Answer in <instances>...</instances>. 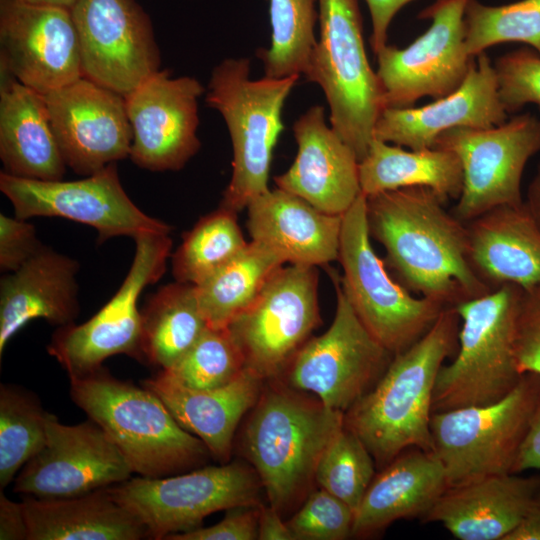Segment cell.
<instances>
[{
  "label": "cell",
  "instance_id": "1",
  "mask_svg": "<svg viewBox=\"0 0 540 540\" xmlns=\"http://www.w3.org/2000/svg\"><path fill=\"white\" fill-rule=\"evenodd\" d=\"M427 187H404L366 197L370 236L386 250L400 284L445 307L492 289L468 258V229Z\"/></svg>",
  "mask_w": 540,
  "mask_h": 540
},
{
  "label": "cell",
  "instance_id": "2",
  "mask_svg": "<svg viewBox=\"0 0 540 540\" xmlns=\"http://www.w3.org/2000/svg\"><path fill=\"white\" fill-rule=\"evenodd\" d=\"M459 315L442 310L412 346L393 355L373 388L344 413V425L386 466L408 448L432 452V398L444 359L455 349Z\"/></svg>",
  "mask_w": 540,
  "mask_h": 540
},
{
  "label": "cell",
  "instance_id": "3",
  "mask_svg": "<svg viewBox=\"0 0 540 540\" xmlns=\"http://www.w3.org/2000/svg\"><path fill=\"white\" fill-rule=\"evenodd\" d=\"M69 380L73 402L109 436L133 473L150 478L175 475L198 467L211 455L145 386L117 379L103 367Z\"/></svg>",
  "mask_w": 540,
  "mask_h": 540
},
{
  "label": "cell",
  "instance_id": "4",
  "mask_svg": "<svg viewBox=\"0 0 540 540\" xmlns=\"http://www.w3.org/2000/svg\"><path fill=\"white\" fill-rule=\"evenodd\" d=\"M344 426V413L282 387L260 394L243 429L242 448L270 505L280 514L303 496L319 459Z\"/></svg>",
  "mask_w": 540,
  "mask_h": 540
},
{
  "label": "cell",
  "instance_id": "5",
  "mask_svg": "<svg viewBox=\"0 0 540 540\" xmlns=\"http://www.w3.org/2000/svg\"><path fill=\"white\" fill-rule=\"evenodd\" d=\"M299 75L250 79L248 58L212 70L206 103L223 117L233 147L232 176L220 207L238 213L269 190L273 150L284 129L282 109Z\"/></svg>",
  "mask_w": 540,
  "mask_h": 540
},
{
  "label": "cell",
  "instance_id": "6",
  "mask_svg": "<svg viewBox=\"0 0 540 540\" xmlns=\"http://www.w3.org/2000/svg\"><path fill=\"white\" fill-rule=\"evenodd\" d=\"M522 293L507 283L455 306L462 320L458 352L438 372L433 412L497 402L519 383L515 340Z\"/></svg>",
  "mask_w": 540,
  "mask_h": 540
},
{
  "label": "cell",
  "instance_id": "7",
  "mask_svg": "<svg viewBox=\"0 0 540 540\" xmlns=\"http://www.w3.org/2000/svg\"><path fill=\"white\" fill-rule=\"evenodd\" d=\"M320 37L306 79L318 84L330 108V126L360 162L384 109L383 90L367 58L358 0H318Z\"/></svg>",
  "mask_w": 540,
  "mask_h": 540
},
{
  "label": "cell",
  "instance_id": "8",
  "mask_svg": "<svg viewBox=\"0 0 540 540\" xmlns=\"http://www.w3.org/2000/svg\"><path fill=\"white\" fill-rule=\"evenodd\" d=\"M361 193L342 215L338 260L344 292L368 332L391 354L403 352L434 324L445 306L414 297L374 251Z\"/></svg>",
  "mask_w": 540,
  "mask_h": 540
},
{
  "label": "cell",
  "instance_id": "9",
  "mask_svg": "<svg viewBox=\"0 0 540 540\" xmlns=\"http://www.w3.org/2000/svg\"><path fill=\"white\" fill-rule=\"evenodd\" d=\"M539 394L540 377L525 373L497 402L432 413V452L444 468L448 487L513 474Z\"/></svg>",
  "mask_w": 540,
  "mask_h": 540
},
{
  "label": "cell",
  "instance_id": "10",
  "mask_svg": "<svg viewBox=\"0 0 540 540\" xmlns=\"http://www.w3.org/2000/svg\"><path fill=\"white\" fill-rule=\"evenodd\" d=\"M261 485L248 466L227 462L159 478H130L107 490L142 521L149 539L160 540L201 527L217 511L259 506Z\"/></svg>",
  "mask_w": 540,
  "mask_h": 540
},
{
  "label": "cell",
  "instance_id": "11",
  "mask_svg": "<svg viewBox=\"0 0 540 540\" xmlns=\"http://www.w3.org/2000/svg\"><path fill=\"white\" fill-rule=\"evenodd\" d=\"M134 241L132 264L113 297L86 322L58 327L52 335L47 351L69 377L94 372L118 354L144 361L138 300L165 273L172 239L170 233H145Z\"/></svg>",
  "mask_w": 540,
  "mask_h": 540
},
{
  "label": "cell",
  "instance_id": "12",
  "mask_svg": "<svg viewBox=\"0 0 540 540\" xmlns=\"http://www.w3.org/2000/svg\"><path fill=\"white\" fill-rule=\"evenodd\" d=\"M331 276L337 296L333 322L296 352L286 367L287 380L292 388L315 394L327 408L345 413L373 388L393 354L361 323L340 277Z\"/></svg>",
  "mask_w": 540,
  "mask_h": 540
},
{
  "label": "cell",
  "instance_id": "13",
  "mask_svg": "<svg viewBox=\"0 0 540 540\" xmlns=\"http://www.w3.org/2000/svg\"><path fill=\"white\" fill-rule=\"evenodd\" d=\"M317 267L281 266L227 327L249 369L263 380L282 374L321 323Z\"/></svg>",
  "mask_w": 540,
  "mask_h": 540
},
{
  "label": "cell",
  "instance_id": "14",
  "mask_svg": "<svg viewBox=\"0 0 540 540\" xmlns=\"http://www.w3.org/2000/svg\"><path fill=\"white\" fill-rule=\"evenodd\" d=\"M433 147L450 150L461 161L463 188L452 214L468 223L495 207L524 203L522 175L540 151V118L524 113L491 128H453Z\"/></svg>",
  "mask_w": 540,
  "mask_h": 540
},
{
  "label": "cell",
  "instance_id": "15",
  "mask_svg": "<svg viewBox=\"0 0 540 540\" xmlns=\"http://www.w3.org/2000/svg\"><path fill=\"white\" fill-rule=\"evenodd\" d=\"M468 0H436L418 14L429 28L405 48L386 44L376 54L385 108H408L422 97L442 98L465 80L475 58L465 50Z\"/></svg>",
  "mask_w": 540,
  "mask_h": 540
},
{
  "label": "cell",
  "instance_id": "16",
  "mask_svg": "<svg viewBox=\"0 0 540 540\" xmlns=\"http://www.w3.org/2000/svg\"><path fill=\"white\" fill-rule=\"evenodd\" d=\"M0 190L15 216L62 217L93 227L98 243L117 236L170 233L171 227L140 210L121 185L116 163L73 181H43L0 173Z\"/></svg>",
  "mask_w": 540,
  "mask_h": 540
},
{
  "label": "cell",
  "instance_id": "17",
  "mask_svg": "<svg viewBox=\"0 0 540 540\" xmlns=\"http://www.w3.org/2000/svg\"><path fill=\"white\" fill-rule=\"evenodd\" d=\"M71 13L84 77L126 97L161 70L150 17L136 0H77Z\"/></svg>",
  "mask_w": 540,
  "mask_h": 540
},
{
  "label": "cell",
  "instance_id": "18",
  "mask_svg": "<svg viewBox=\"0 0 540 540\" xmlns=\"http://www.w3.org/2000/svg\"><path fill=\"white\" fill-rule=\"evenodd\" d=\"M46 441L20 470L14 491L67 498L119 484L133 473L126 458L94 421L66 425L46 414Z\"/></svg>",
  "mask_w": 540,
  "mask_h": 540
},
{
  "label": "cell",
  "instance_id": "19",
  "mask_svg": "<svg viewBox=\"0 0 540 540\" xmlns=\"http://www.w3.org/2000/svg\"><path fill=\"white\" fill-rule=\"evenodd\" d=\"M0 68L43 95L81 78L71 9L0 0Z\"/></svg>",
  "mask_w": 540,
  "mask_h": 540
},
{
  "label": "cell",
  "instance_id": "20",
  "mask_svg": "<svg viewBox=\"0 0 540 540\" xmlns=\"http://www.w3.org/2000/svg\"><path fill=\"white\" fill-rule=\"evenodd\" d=\"M194 77L159 70L125 97L132 129L129 158L149 171H177L199 151L198 100L204 93Z\"/></svg>",
  "mask_w": 540,
  "mask_h": 540
},
{
  "label": "cell",
  "instance_id": "21",
  "mask_svg": "<svg viewBox=\"0 0 540 540\" xmlns=\"http://www.w3.org/2000/svg\"><path fill=\"white\" fill-rule=\"evenodd\" d=\"M44 98L63 159L75 173L89 176L129 157L133 134L124 96L82 76Z\"/></svg>",
  "mask_w": 540,
  "mask_h": 540
},
{
  "label": "cell",
  "instance_id": "22",
  "mask_svg": "<svg viewBox=\"0 0 540 540\" xmlns=\"http://www.w3.org/2000/svg\"><path fill=\"white\" fill-rule=\"evenodd\" d=\"M462 84L452 93L421 107L385 108L374 138L411 150L432 148L437 137L453 128H491L504 123L493 63L483 52Z\"/></svg>",
  "mask_w": 540,
  "mask_h": 540
},
{
  "label": "cell",
  "instance_id": "23",
  "mask_svg": "<svg viewBox=\"0 0 540 540\" xmlns=\"http://www.w3.org/2000/svg\"><path fill=\"white\" fill-rule=\"evenodd\" d=\"M292 130L297 154L290 168L274 178L276 187L322 212L342 216L361 194L356 154L327 125L321 105L308 108Z\"/></svg>",
  "mask_w": 540,
  "mask_h": 540
},
{
  "label": "cell",
  "instance_id": "24",
  "mask_svg": "<svg viewBox=\"0 0 540 540\" xmlns=\"http://www.w3.org/2000/svg\"><path fill=\"white\" fill-rule=\"evenodd\" d=\"M78 262L44 246L14 272L0 280V355L27 323L44 319L63 327L80 312Z\"/></svg>",
  "mask_w": 540,
  "mask_h": 540
},
{
  "label": "cell",
  "instance_id": "25",
  "mask_svg": "<svg viewBox=\"0 0 540 540\" xmlns=\"http://www.w3.org/2000/svg\"><path fill=\"white\" fill-rule=\"evenodd\" d=\"M539 494L540 476H488L448 487L422 520L459 540H504Z\"/></svg>",
  "mask_w": 540,
  "mask_h": 540
},
{
  "label": "cell",
  "instance_id": "26",
  "mask_svg": "<svg viewBox=\"0 0 540 540\" xmlns=\"http://www.w3.org/2000/svg\"><path fill=\"white\" fill-rule=\"evenodd\" d=\"M247 209L251 240L277 250L286 263L317 267L338 260L341 215L322 212L278 187L253 199Z\"/></svg>",
  "mask_w": 540,
  "mask_h": 540
},
{
  "label": "cell",
  "instance_id": "27",
  "mask_svg": "<svg viewBox=\"0 0 540 540\" xmlns=\"http://www.w3.org/2000/svg\"><path fill=\"white\" fill-rule=\"evenodd\" d=\"M262 382L263 379L245 368L224 386L196 390L181 385L161 370L142 385L155 393L176 421L201 439L211 456L224 464L230 459L236 428L256 404Z\"/></svg>",
  "mask_w": 540,
  "mask_h": 540
},
{
  "label": "cell",
  "instance_id": "28",
  "mask_svg": "<svg viewBox=\"0 0 540 540\" xmlns=\"http://www.w3.org/2000/svg\"><path fill=\"white\" fill-rule=\"evenodd\" d=\"M468 258L492 289L540 284V228L525 203L495 207L467 223Z\"/></svg>",
  "mask_w": 540,
  "mask_h": 540
},
{
  "label": "cell",
  "instance_id": "29",
  "mask_svg": "<svg viewBox=\"0 0 540 540\" xmlns=\"http://www.w3.org/2000/svg\"><path fill=\"white\" fill-rule=\"evenodd\" d=\"M0 159L2 172L19 178L62 180L66 170L44 95L4 70L0 85Z\"/></svg>",
  "mask_w": 540,
  "mask_h": 540
},
{
  "label": "cell",
  "instance_id": "30",
  "mask_svg": "<svg viewBox=\"0 0 540 540\" xmlns=\"http://www.w3.org/2000/svg\"><path fill=\"white\" fill-rule=\"evenodd\" d=\"M447 488L433 452L405 450L374 476L355 511L351 536L373 535L401 519L422 520Z\"/></svg>",
  "mask_w": 540,
  "mask_h": 540
},
{
  "label": "cell",
  "instance_id": "31",
  "mask_svg": "<svg viewBox=\"0 0 540 540\" xmlns=\"http://www.w3.org/2000/svg\"><path fill=\"white\" fill-rule=\"evenodd\" d=\"M28 540H140L142 521L118 503L107 487L67 498L25 496Z\"/></svg>",
  "mask_w": 540,
  "mask_h": 540
},
{
  "label": "cell",
  "instance_id": "32",
  "mask_svg": "<svg viewBox=\"0 0 540 540\" xmlns=\"http://www.w3.org/2000/svg\"><path fill=\"white\" fill-rule=\"evenodd\" d=\"M361 193L375 195L404 187H427L446 203L458 199L463 188V169L452 151L432 147L404 150L377 138L359 162Z\"/></svg>",
  "mask_w": 540,
  "mask_h": 540
},
{
  "label": "cell",
  "instance_id": "33",
  "mask_svg": "<svg viewBox=\"0 0 540 540\" xmlns=\"http://www.w3.org/2000/svg\"><path fill=\"white\" fill-rule=\"evenodd\" d=\"M141 317L143 359L161 370L174 366L208 328L196 286L176 280L149 296Z\"/></svg>",
  "mask_w": 540,
  "mask_h": 540
},
{
  "label": "cell",
  "instance_id": "34",
  "mask_svg": "<svg viewBox=\"0 0 540 540\" xmlns=\"http://www.w3.org/2000/svg\"><path fill=\"white\" fill-rule=\"evenodd\" d=\"M285 263L284 257L272 247L252 240L248 242L239 255L196 286L208 327L227 328Z\"/></svg>",
  "mask_w": 540,
  "mask_h": 540
},
{
  "label": "cell",
  "instance_id": "35",
  "mask_svg": "<svg viewBox=\"0 0 540 540\" xmlns=\"http://www.w3.org/2000/svg\"><path fill=\"white\" fill-rule=\"evenodd\" d=\"M237 213L219 207L188 231L171 256L176 281L199 285L247 246Z\"/></svg>",
  "mask_w": 540,
  "mask_h": 540
},
{
  "label": "cell",
  "instance_id": "36",
  "mask_svg": "<svg viewBox=\"0 0 540 540\" xmlns=\"http://www.w3.org/2000/svg\"><path fill=\"white\" fill-rule=\"evenodd\" d=\"M318 0H269L271 43L256 56L269 78L304 75L317 44Z\"/></svg>",
  "mask_w": 540,
  "mask_h": 540
},
{
  "label": "cell",
  "instance_id": "37",
  "mask_svg": "<svg viewBox=\"0 0 540 540\" xmlns=\"http://www.w3.org/2000/svg\"><path fill=\"white\" fill-rule=\"evenodd\" d=\"M46 414L33 393L12 384L0 385L1 490L44 446Z\"/></svg>",
  "mask_w": 540,
  "mask_h": 540
},
{
  "label": "cell",
  "instance_id": "38",
  "mask_svg": "<svg viewBox=\"0 0 540 540\" xmlns=\"http://www.w3.org/2000/svg\"><path fill=\"white\" fill-rule=\"evenodd\" d=\"M465 50L476 57L507 42H521L540 54V0H521L500 6L468 0L464 14Z\"/></svg>",
  "mask_w": 540,
  "mask_h": 540
},
{
  "label": "cell",
  "instance_id": "39",
  "mask_svg": "<svg viewBox=\"0 0 540 540\" xmlns=\"http://www.w3.org/2000/svg\"><path fill=\"white\" fill-rule=\"evenodd\" d=\"M375 476V461L362 440L345 425L323 451L315 472L320 488L346 503L355 514Z\"/></svg>",
  "mask_w": 540,
  "mask_h": 540
},
{
  "label": "cell",
  "instance_id": "40",
  "mask_svg": "<svg viewBox=\"0 0 540 540\" xmlns=\"http://www.w3.org/2000/svg\"><path fill=\"white\" fill-rule=\"evenodd\" d=\"M244 369L243 355L228 329L208 327L174 366L162 371L185 387L208 390L232 382Z\"/></svg>",
  "mask_w": 540,
  "mask_h": 540
},
{
  "label": "cell",
  "instance_id": "41",
  "mask_svg": "<svg viewBox=\"0 0 540 540\" xmlns=\"http://www.w3.org/2000/svg\"><path fill=\"white\" fill-rule=\"evenodd\" d=\"M354 511L320 488L287 521L295 540H343L352 535Z\"/></svg>",
  "mask_w": 540,
  "mask_h": 540
},
{
  "label": "cell",
  "instance_id": "42",
  "mask_svg": "<svg viewBox=\"0 0 540 540\" xmlns=\"http://www.w3.org/2000/svg\"><path fill=\"white\" fill-rule=\"evenodd\" d=\"M505 111L516 113L526 104L540 107V54L527 47L501 55L493 64Z\"/></svg>",
  "mask_w": 540,
  "mask_h": 540
},
{
  "label": "cell",
  "instance_id": "43",
  "mask_svg": "<svg viewBox=\"0 0 540 540\" xmlns=\"http://www.w3.org/2000/svg\"><path fill=\"white\" fill-rule=\"evenodd\" d=\"M515 356L521 374L540 377V284L523 290L517 317Z\"/></svg>",
  "mask_w": 540,
  "mask_h": 540
},
{
  "label": "cell",
  "instance_id": "44",
  "mask_svg": "<svg viewBox=\"0 0 540 540\" xmlns=\"http://www.w3.org/2000/svg\"><path fill=\"white\" fill-rule=\"evenodd\" d=\"M43 244L27 219L0 215V269L5 274L19 269Z\"/></svg>",
  "mask_w": 540,
  "mask_h": 540
},
{
  "label": "cell",
  "instance_id": "45",
  "mask_svg": "<svg viewBox=\"0 0 540 540\" xmlns=\"http://www.w3.org/2000/svg\"><path fill=\"white\" fill-rule=\"evenodd\" d=\"M259 506L228 509L217 524L170 535L168 540H254L257 539Z\"/></svg>",
  "mask_w": 540,
  "mask_h": 540
},
{
  "label": "cell",
  "instance_id": "46",
  "mask_svg": "<svg viewBox=\"0 0 540 540\" xmlns=\"http://www.w3.org/2000/svg\"><path fill=\"white\" fill-rule=\"evenodd\" d=\"M412 1L414 0H365L372 23L370 45L375 55L387 44L388 28L395 15Z\"/></svg>",
  "mask_w": 540,
  "mask_h": 540
},
{
  "label": "cell",
  "instance_id": "47",
  "mask_svg": "<svg viewBox=\"0 0 540 540\" xmlns=\"http://www.w3.org/2000/svg\"><path fill=\"white\" fill-rule=\"evenodd\" d=\"M526 470L540 471V394L520 444L512 473L519 474Z\"/></svg>",
  "mask_w": 540,
  "mask_h": 540
},
{
  "label": "cell",
  "instance_id": "48",
  "mask_svg": "<svg viewBox=\"0 0 540 540\" xmlns=\"http://www.w3.org/2000/svg\"><path fill=\"white\" fill-rule=\"evenodd\" d=\"M0 540H28V526L22 502L0 492Z\"/></svg>",
  "mask_w": 540,
  "mask_h": 540
},
{
  "label": "cell",
  "instance_id": "49",
  "mask_svg": "<svg viewBox=\"0 0 540 540\" xmlns=\"http://www.w3.org/2000/svg\"><path fill=\"white\" fill-rule=\"evenodd\" d=\"M257 539L260 540H295L287 522L271 505H259Z\"/></svg>",
  "mask_w": 540,
  "mask_h": 540
},
{
  "label": "cell",
  "instance_id": "50",
  "mask_svg": "<svg viewBox=\"0 0 540 540\" xmlns=\"http://www.w3.org/2000/svg\"><path fill=\"white\" fill-rule=\"evenodd\" d=\"M504 540H540V494Z\"/></svg>",
  "mask_w": 540,
  "mask_h": 540
},
{
  "label": "cell",
  "instance_id": "51",
  "mask_svg": "<svg viewBox=\"0 0 540 540\" xmlns=\"http://www.w3.org/2000/svg\"><path fill=\"white\" fill-rule=\"evenodd\" d=\"M524 203L540 228V162L528 186Z\"/></svg>",
  "mask_w": 540,
  "mask_h": 540
},
{
  "label": "cell",
  "instance_id": "52",
  "mask_svg": "<svg viewBox=\"0 0 540 540\" xmlns=\"http://www.w3.org/2000/svg\"><path fill=\"white\" fill-rule=\"evenodd\" d=\"M38 5L58 6L71 9L77 0H25Z\"/></svg>",
  "mask_w": 540,
  "mask_h": 540
}]
</instances>
